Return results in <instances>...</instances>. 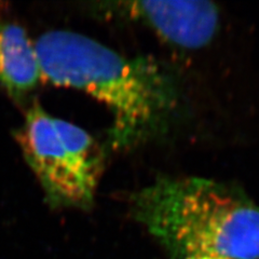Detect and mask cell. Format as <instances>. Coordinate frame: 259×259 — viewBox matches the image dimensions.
<instances>
[{
  "label": "cell",
  "mask_w": 259,
  "mask_h": 259,
  "mask_svg": "<svg viewBox=\"0 0 259 259\" xmlns=\"http://www.w3.org/2000/svg\"><path fill=\"white\" fill-rule=\"evenodd\" d=\"M35 48L42 80L75 88L107 105L113 148L131 147L163 130L176 106L173 80L155 60L126 59L67 30L46 32Z\"/></svg>",
  "instance_id": "6da1fadb"
},
{
  "label": "cell",
  "mask_w": 259,
  "mask_h": 259,
  "mask_svg": "<svg viewBox=\"0 0 259 259\" xmlns=\"http://www.w3.org/2000/svg\"><path fill=\"white\" fill-rule=\"evenodd\" d=\"M132 210L175 258L259 259V205L228 185L162 177L134 194Z\"/></svg>",
  "instance_id": "7a4b0ae2"
},
{
  "label": "cell",
  "mask_w": 259,
  "mask_h": 259,
  "mask_svg": "<svg viewBox=\"0 0 259 259\" xmlns=\"http://www.w3.org/2000/svg\"><path fill=\"white\" fill-rule=\"evenodd\" d=\"M15 139L49 205L84 210L93 206L104 156L90 134L35 104Z\"/></svg>",
  "instance_id": "3957f363"
},
{
  "label": "cell",
  "mask_w": 259,
  "mask_h": 259,
  "mask_svg": "<svg viewBox=\"0 0 259 259\" xmlns=\"http://www.w3.org/2000/svg\"><path fill=\"white\" fill-rule=\"evenodd\" d=\"M123 11L152 28L165 41L200 49L212 41L220 24L217 7L203 0H155L124 3Z\"/></svg>",
  "instance_id": "277c9868"
},
{
  "label": "cell",
  "mask_w": 259,
  "mask_h": 259,
  "mask_svg": "<svg viewBox=\"0 0 259 259\" xmlns=\"http://www.w3.org/2000/svg\"><path fill=\"white\" fill-rule=\"evenodd\" d=\"M42 80L35 46L20 25L0 23V85L14 99L28 94Z\"/></svg>",
  "instance_id": "5b68a950"
},
{
  "label": "cell",
  "mask_w": 259,
  "mask_h": 259,
  "mask_svg": "<svg viewBox=\"0 0 259 259\" xmlns=\"http://www.w3.org/2000/svg\"><path fill=\"white\" fill-rule=\"evenodd\" d=\"M185 259H228V258H223V257H217V256H192Z\"/></svg>",
  "instance_id": "8992f818"
},
{
  "label": "cell",
  "mask_w": 259,
  "mask_h": 259,
  "mask_svg": "<svg viewBox=\"0 0 259 259\" xmlns=\"http://www.w3.org/2000/svg\"><path fill=\"white\" fill-rule=\"evenodd\" d=\"M2 6H3V3H0V8H2Z\"/></svg>",
  "instance_id": "52a82bcc"
}]
</instances>
